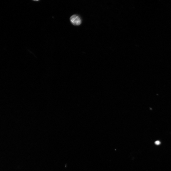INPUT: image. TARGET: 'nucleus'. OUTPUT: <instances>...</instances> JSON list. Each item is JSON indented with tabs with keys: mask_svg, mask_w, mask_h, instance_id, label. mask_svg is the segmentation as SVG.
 I'll return each mask as SVG.
<instances>
[{
	"mask_svg": "<svg viewBox=\"0 0 171 171\" xmlns=\"http://www.w3.org/2000/svg\"><path fill=\"white\" fill-rule=\"evenodd\" d=\"M70 20L72 24L75 26H78L82 23V19L80 16L76 14L72 15L70 18Z\"/></svg>",
	"mask_w": 171,
	"mask_h": 171,
	"instance_id": "nucleus-1",
	"label": "nucleus"
},
{
	"mask_svg": "<svg viewBox=\"0 0 171 171\" xmlns=\"http://www.w3.org/2000/svg\"><path fill=\"white\" fill-rule=\"evenodd\" d=\"M155 144L157 145H159L160 144V142L159 141H157L155 142Z\"/></svg>",
	"mask_w": 171,
	"mask_h": 171,
	"instance_id": "nucleus-2",
	"label": "nucleus"
}]
</instances>
